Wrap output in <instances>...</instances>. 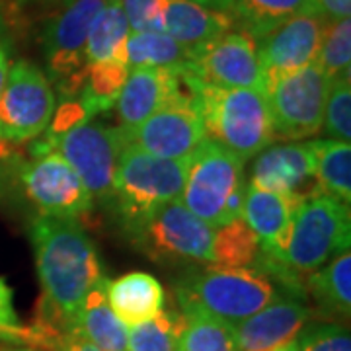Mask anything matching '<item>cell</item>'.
<instances>
[{"mask_svg":"<svg viewBox=\"0 0 351 351\" xmlns=\"http://www.w3.org/2000/svg\"><path fill=\"white\" fill-rule=\"evenodd\" d=\"M274 351H299V348H297V341H293V343H287V346H283V348H277V350Z\"/></svg>","mask_w":351,"mask_h":351,"instance_id":"41","label":"cell"},{"mask_svg":"<svg viewBox=\"0 0 351 351\" xmlns=\"http://www.w3.org/2000/svg\"><path fill=\"white\" fill-rule=\"evenodd\" d=\"M308 293L320 314L348 320L351 313V250H343L328 265L316 269L308 279Z\"/></svg>","mask_w":351,"mask_h":351,"instance_id":"22","label":"cell"},{"mask_svg":"<svg viewBox=\"0 0 351 351\" xmlns=\"http://www.w3.org/2000/svg\"><path fill=\"white\" fill-rule=\"evenodd\" d=\"M57 351H101V350H98L96 346H92V343L86 341L82 336H78L76 332H73V334H69V336L61 341V346H59V350Z\"/></svg>","mask_w":351,"mask_h":351,"instance_id":"36","label":"cell"},{"mask_svg":"<svg viewBox=\"0 0 351 351\" xmlns=\"http://www.w3.org/2000/svg\"><path fill=\"white\" fill-rule=\"evenodd\" d=\"M32 244L43 297L29 328L39 350L57 351L75 332L76 314L88 291L104 277L101 260L76 219L39 215L32 223Z\"/></svg>","mask_w":351,"mask_h":351,"instance_id":"1","label":"cell"},{"mask_svg":"<svg viewBox=\"0 0 351 351\" xmlns=\"http://www.w3.org/2000/svg\"><path fill=\"white\" fill-rule=\"evenodd\" d=\"M252 186L267 191L308 197L320 188L314 178V156L311 141L287 143L263 149L252 168Z\"/></svg>","mask_w":351,"mask_h":351,"instance_id":"16","label":"cell"},{"mask_svg":"<svg viewBox=\"0 0 351 351\" xmlns=\"http://www.w3.org/2000/svg\"><path fill=\"white\" fill-rule=\"evenodd\" d=\"M133 240L154 262L211 263L215 228L174 199L156 209Z\"/></svg>","mask_w":351,"mask_h":351,"instance_id":"10","label":"cell"},{"mask_svg":"<svg viewBox=\"0 0 351 351\" xmlns=\"http://www.w3.org/2000/svg\"><path fill=\"white\" fill-rule=\"evenodd\" d=\"M246 186L244 160L205 138L188 158L180 201L203 223L219 228L242 219Z\"/></svg>","mask_w":351,"mask_h":351,"instance_id":"5","label":"cell"},{"mask_svg":"<svg viewBox=\"0 0 351 351\" xmlns=\"http://www.w3.org/2000/svg\"><path fill=\"white\" fill-rule=\"evenodd\" d=\"M322 129L332 141H351V78L339 76L330 82Z\"/></svg>","mask_w":351,"mask_h":351,"instance_id":"31","label":"cell"},{"mask_svg":"<svg viewBox=\"0 0 351 351\" xmlns=\"http://www.w3.org/2000/svg\"><path fill=\"white\" fill-rule=\"evenodd\" d=\"M313 12L326 24L350 18L351 0H313Z\"/></svg>","mask_w":351,"mask_h":351,"instance_id":"35","label":"cell"},{"mask_svg":"<svg viewBox=\"0 0 351 351\" xmlns=\"http://www.w3.org/2000/svg\"><path fill=\"white\" fill-rule=\"evenodd\" d=\"M230 29H234V20L228 12L207 8L193 0H166L164 34L191 53Z\"/></svg>","mask_w":351,"mask_h":351,"instance_id":"19","label":"cell"},{"mask_svg":"<svg viewBox=\"0 0 351 351\" xmlns=\"http://www.w3.org/2000/svg\"><path fill=\"white\" fill-rule=\"evenodd\" d=\"M0 351H45V350L27 348V346H14V343H0Z\"/></svg>","mask_w":351,"mask_h":351,"instance_id":"39","label":"cell"},{"mask_svg":"<svg viewBox=\"0 0 351 351\" xmlns=\"http://www.w3.org/2000/svg\"><path fill=\"white\" fill-rule=\"evenodd\" d=\"M326 22L316 14H299L256 39L265 78L287 75L316 61Z\"/></svg>","mask_w":351,"mask_h":351,"instance_id":"15","label":"cell"},{"mask_svg":"<svg viewBox=\"0 0 351 351\" xmlns=\"http://www.w3.org/2000/svg\"><path fill=\"white\" fill-rule=\"evenodd\" d=\"M330 82L316 61L287 75L265 78L263 94L274 133L291 141L318 135L322 131Z\"/></svg>","mask_w":351,"mask_h":351,"instance_id":"7","label":"cell"},{"mask_svg":"<svg viewBox=\"0 0 351 351\" xmlns=\"http://www.w3.org/2000/svg\"><path fill=\"white\" fill-rule=\"evenodd\" d=\"M316 64L326 73L330 80L350 76L351 66V22L350 18L332 22L324 27V36Z\"/></svg>","mask_w":351,"mask_h":351,"instance_id":"30","label":"cell"},{"mask_svg":"<svg viewBox=\"0 0 351 351\" xmlns=\"http://www.w3.org/2000/svg\"><path fill=\"white\" fill-rule=\"evenodd\" d=\"M6 41V18H4V10L0 6V43Z\"/></svg>","mask_w":351,"mask_h":351,"instance_id":"40","label":"cell"},{"mask_svg":"<svg viewBox=\"0 0 351 351\" xmlns=\"http://www.w3.org/2000/svg\"><path fill=\"white\" fill-rule=\"evenodd\" d=\"M47 143L82 180L92 201L110 205L119 152L125 145L121 129L84 119L59 135H49Z\"/></svg>","mask_w":351,"mask_h":351,"instance_id":"8","label":"cell"},{"mask_svg":"<svg viewBox=\"0 0 351 351\" xmlns=\"http://www.w3.org/2000/svg\"><path fill=\"white\" fill-rule=\"evenodd\" d=\"M0 343L34 348L32 328L24 326L14 308V293L10 285L0 277Z\"/></svg>","mask_w":351,"mask_h":351,"instance_id":"33","label":"cell"},{"mask_svg":"<svg viewBox=\"0 0 351 351\" xmlns=\"http://www.w3.org/2000/svg\"><path fill=\"white\" fill-rule=\"evenodd\" d=\"M129 71L135 69H172L191 61V51L164 32H131L125 43Z\"/></svg>","mask_w":351,"mask_h":351,"instance_id":"26","label":"cell"},{"mask_svg":"<svg viewBox=\"0 0 351 351\" xmlns=\"http://www.w3.org/2000/svg\"><path fill=\"white\" fill-rule=\"evenodd\" d=\"M55 94L38 64L10 63L0 92V143L18 145L39 137L51 125Z\"/></svg>","mask_w":351,"mask_h":351,"instance_id":"9","label":"cell"},{"mask_svg":"<svg viewBox=\"0 0 351 351\" xmlns=\"http://www.w3.org/2000/svg\"><path fill=\"white\" fill-rule=\"evenodd\" d=\"M106 283L108 279L101 277L88 291L76 314L75 332L101 351H127L129 328L113 314L112 306L108 304Z\"/></svg>","mask_w":351,"mask_h":351,"instance_id":"21","label":"cell"},{"mask_svg":"<svg viewBox=\"0 0 351 351\" xmlns=\"http://www.w3.org/2000/svg\"><path fill=\"white\" fill-rule=\"evenodd\" d=\"M184 324L180 308H162L154 318L129 330L127 351H176Z\"/></svg>","mask_w":351,"mask_h":351,"instance_id":"29","label":"cell"},{"mask_svg":"<svg viewBox=\"0 0 351 351\" xmlns=\"http://www.w3.org/2000/svg\"><path fill=\"white\" fill-rule=\"evenodd\" d=\"M258 256H260L258 239L242 219L215 228L213 258L209 267H219V269L250 267L258 260Z\"/></svg>","mask_w":351,"mask_h":351,"instance_id":"28","label":"cell"},{"mask_svg":"<svg viewBox=\"0 0 351 351\" xmlns=\"http://www.w3.org/2000/svg\"><path fill=\"white\" fill-rule=\"evenodd\" d=\"M64 4H69V2H73V0H63Z\"/></svg>","mask_w":351,"mask_h":351,"instance_id":"42","label":"cell"},{"mask_svg":"<svg viewBox=\"0 0 351 351\" xmlns=\"http://www.w3.org/2000/svg\"><path fill=\"white\" fill-rule=\"evenodd\" d=\"M106 299L127 328L138 326L164 308L160 281L145 271H131L106 283Z\"/></svg>","mask_w":351,"mask_h":351,"instance_id":"20","label":"cell"},{"mask_svg":"<svg viewBox=\"0 0 351 351\" xmlns=\"http://www.w3.org/2000/svg\"><path fill=\"white\" fill-rule=\"evenodd\" d=\"M106 2L73 0L45 27L43 53L47 69L64 96H73L84 86L88 32Z\"/></svg>","mask_w":351,"mask_h":351,"instance_id":"11","label":"cell"},{"mask_svg":"<svg viewBox=\"0 0 351 351\" xmlns=\"http://www.w3.org/2000/svg\"><path fill=\"white\" fill-rule=\"evenodd\" d=\"M314 156V178L320 191L339 201H351V145L332 138L311 141Z\"/></svg>","mask_w":351,"mask_h":351,"instance_id":"25","label":"cell"},{"mask_svg":"<svg viewBox=\"0 0 351 351\" xmlns=\"http://www.w3.org/2000/svg\"><path fill=\"white\" fill-rule=\"evenodd\" d=\"M304 197L267 191L248 184L242 207V221L256 234L260 254L271 260H281L287 244L293 217Z\"/></svg>","mask_w":351,"mask_h":351,"instance_id":"18","label":"cell"},{"mask_svg":"<svg viewBox=\"0 0 351 351\" xmlns=\"http://www.w3.org/2000/svg\"><path fill=\"white\" fill-rule=\"evenodd\" d=\"M195 108L205 138L244 162L267 149L276 138L262 90L203 86Z\"/></svg>","mask_w":351,"mask_h":351,"instance_id":"3","label":"cell"},{"mask_svg":"<svg viewBox=\"0 0 351 351\" xmlns=\"http://www.w3.org/2000/svg\"><path fill=\"white\" fill-rule=\"evenodd\" d=\"M131 34L121 0H108L92 22L86 41V66L108 61H125V43Z\"/></svg>","mask_w":351,"mask_h":351,"instance_id":"23","label":"cell"},{"mask_svg":"<svg viewBox=\"0 0 351 351\" xmlns=\"http://www.w3.org/2000/svg\"><path fill=\"white\" fill-rule=\"evenodd\" d=\"M299 351H351L350 328L341 322L304 326L297 341Z\"/></svg>","mask_w":351,"mask_h":351,"instance_id":"32","label":"cell"},{"mask_svg":"<svg viewBox=\"0 0 351 351\" xmlns=\"http://www.w3.org/2000/svg\"><path fill=\"white\" fill-rule=\"evenodd\" d=\"M308 316L311 308L302 299L281 297L232 326L239 351H274L293 343L306 326Z\"/></svg>","mask_w":351,"mask_h":351,"instance_id":"17","label":"cell"},{"mask_svg":"<svg viewBox=\"0 0 351 351\" xmlns=\"http://www.w3.org/2000/svg\"><path fill=\"white\" fill-rule=\"evenodd\" d=\"M8 69H10V43L6 39L0 43V92L4 88V82H6Z\"/></svg>","mask_w":351,"mask_h":351,"instance_id":"37","label":"cell"},{"mask_svg":"<svg viewBox=\"0 0 351 351\" xmlns=\"http://www.w3.org/2000/svg\"><path fill=\"white\" fill-rule=\"evenodd\" d=\"M234 27L258 39L299 14H314L313 0H232Z\"/></svg>","mask_w":351,"mask_h":351,"instance_id":"24","label":"cell"},{"mask_svg":"<svg viewBox=\"0 0 351 351\" xmlns=\"http://www.w3.org/2000/svg\"><path fill=\"white\" fill-rule=\"evenodd\" d=\"M350 205L318 191L301 201L279 262L299 276L313 274L350 250Z\"/></svg>","mask_w":351,"mask_h":351,"instance_id":"6","label":"cell"},{"mask_svg":"<svg viewBox=\"0 0 351 351\" xmlns=\"http://www.w3.org/2000/svg\"><path fill=\"white\" fill-rule=\"evenodd\" d=\"M281 297L297 295L256 262L250 267H209L186 277L176 289L180 311L197 308L230 326L250 318Z\"/></svg>","mask_w":351,"mask_h":351,"instance_id":"2","label":"cell"},{"mask_svg":"<svg viewBox=\"0 0 351 351\" xmlns=\"http://www.w3.org/2000/svg\"><path fill=\"white\" fill-rule=\"evenodd\" d=\"M121 133L125 143L164 160H186L205 141L199 113L186 104L164 106L138 127Z\"/></svg>","mask_w":351,"mask_h":351,"instance_id":"14","label":"cell"},{"mask_svg":"<svg viewBox=\"0 0 351 351\" xmlns=\"http://www.w3.org/2000/svg\"><path fill=\"white\" fill-rule=\"evenodd\" d=\"M188 170L186 160H164L125 143L113 180L110 205L133 239L151 215L168 201L180 199Z\"/></svg>","mask_w":351,"mask_h":351,"instance_id":"4","label":"cell"},{"mask_svg":"<svg viewBox=\"0 0 351 351\" xmlns=\"http://www.w3.org/2000/svg\"><path fill=\"white\" fill-rule=\"evenodd\" d=\"M186 324L176 351H239L232 326L211 314L189 308L182 311Z\"/></svg>","mask_w":351,"mask_h":351,"instance_id":"27","label":"cell"},{"mask_svg":"<svg viewBox=\"0 0 351 351\" xmlns=\"http://www.w3.org/2000/svg\"><path fill=\"white\" fill-rule=\"evenodd\" d=\"M193 2L203 4L207 8H213V10H223V12H228L230 4H232V0H193Z\"/></svg>","mask_w":351,"mask_h":351,"instance_id":"38","label":"cell"},{"mask_svg":"<svg viewBox=\"0 0 351 351\" xmlns=\"http://www.w3.org/2000/svg\"><path fill=\"white\" fill-rule=\"evenodd\" d=\"M20 172L25 195L45 217L78 221L94 209V201L63 156L49 143Z\"/></svg>","mask_w":351,"mask_h":351,"instance_id":"12","label":"cell"},{"mask_svg":"<svg viewBox=\"0 0 351 351\" xmlns=\"http://www.w3.org/2000/svg\"><path fill=\"white\" fill-rule=\"evenodd\" d=\"M189 66L203 86L254 88L263 92L256 39L242 29H230L193 51Z\"/></svg>","mask_w":351,"mask_h":351,"instance_id":"13","label":"cell"},{"mask_svg":"<svg viewBox=\"0 0 351 351\" xmlns=\"http://www.w3.org/2000/svg\"><path fill=\"white\" fill-rule=\"evenodd\" d=\"M131 32H164L166 0H121Z\"/></svg>","mask_w":351,"mask_h":351,"instance_id":"34","label":"cell"}]
</instances>
